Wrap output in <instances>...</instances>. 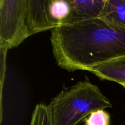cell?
I'll use <instances>...</instances> for the list:
<instances>
[{"instance_id":"obj_3","label":"cell","mask_w":125,"mask_h":125,"mask_svg":"<svg viewBox=\"0 0 125 125\" xmlns=\"http://www.w3.org/2000/svg\"><path fill=\"white\" fill-rule=\"evenodd\" d=\"M72 12L70 0H28L30 35L66 26Z\"/></svg>"},{"instance_id":"obj_1","label":"cell","mask_w":125,"mask_h":125,"mask_svg":"<svg viewBox=\"0 0 125 125\" xmlns=\"http://www.w3.org/2000/svg\"><path fill=\"white\" fill-rule=\"evenodd\" d=\"M51 42L60 67L69 72L90 71L125 56V28L95 18L53 29Z\"/></svg>"},{"instance_id":"obj_5","label":"cell","mask_w":125,"mask_h":125,"mask_svg":"<svg viewBox=\"0 0 125 125\" xmlns=\"http://www.w3.org/2000/svg\"><path fill=\"white\" fill-rule=\"evenodd\" d=\"M70 2L72 12L67 25L101 18L106 0H70Z\"/></svg>"},{"instance_id":"obj_2","label":"cell","mask_w":125,"mask_h":125,"mask_svg":"<svg viewBox=\"0 0 125 125\" xmlns=\"http://www.w3.org/2000/svg\"><path fill=\"white\" fill-rule=\"evenodd\" d=\"M47 106L52 125H77L94 111L112 105L97 85L85 81L61 92Z\"/></svg>"},{"instance_id":"obj_8","label":"cell","mask_w":125,"mask_h":125,"mask_svg":"<svg viewBox=\"0 0 125 125\" xmlns=\"http://www.w3.org/2000/svg\"><path fill=\"white\" fill-rule=\"evenodd\" d=\"M30 125H52L46 105L42 103L36 105L32 113Z\"/></svg>"},{"instance_id":"obj_9","label":"cell","mask_w":125,"mask_h":125,"mask_svg":"<svg viewBox=\"0 0 125 125\" xmlns=\"http://www.w3.org/2000/svg\"><path fill=\"white\" fill-rule=\"evenodd\" d=\"M111 117L108 112L98 109L92 112L85 119V125H109Z\"/></svg>"},{"instance_id":"obj_6","label":"cell","mask_w":125,"mask_h":125,"mask_svg":"<svg viewBox=\"0 0 125 125\" xmlns=\"http://www.w3.org/2000/svg\"><path fill=\"white\" fill-rule=\"evenodd\" d=\"M89 72L101 79L125 84V56L93 67Z\"/></svg>"},{"instance_id":"obj_7","label":"cell","mask_w":125,"mask_h":125,"mask_svg":"<svg viewBox=\"0 0 125 125\" xmlns=\"http://www.w3.org/2000/svg\"><path fill=\"white\" fill-rule=\"evenodd\" d=\"M101 18L113 25L125 28V0H106Z\"/></svg>"},{"instance_id":"obj_4","label":"cell","mask_w":125,"mask_h":125,"mask_svg":"<svg viewBox=\"0 0 125 125\" xmlns=\"http://www.w3.org/2000/svg\"><path fill=\"white\" fill-rule=\"evenodd\" d=\"M27 12L28 0L0 1V48L17 47L30 36Z\"/></svg>"},{"instance_id":"obj_10","label":"cell","mask_w":125,"mask_h":125,"mask_svg":"<svg viewBox=\"0 0 125 125\" xmlns=\"http://www.w3.org/2000/svg\"><path fill=\"white\" fill-rule=\"evenodd\" d=\"M122 86H123V87H124V88H125V84H122Z\"/></svg>"}]
</instances>
